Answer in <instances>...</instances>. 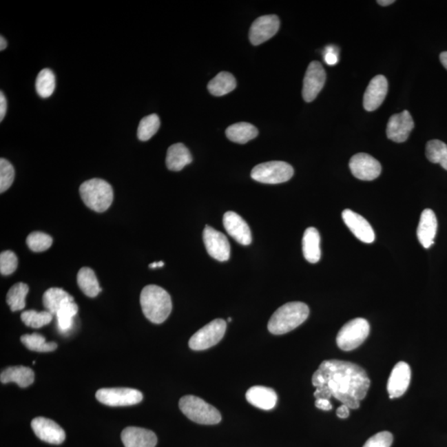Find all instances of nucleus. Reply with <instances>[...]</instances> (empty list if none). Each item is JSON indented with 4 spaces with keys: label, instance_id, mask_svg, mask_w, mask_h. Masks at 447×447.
<instances>
[{
    "label": "nucleus",
    "instance_id": "f257e3e1",
    "mask_svg": "<svg viewBox=\"0 0 447 447\" xmlns=\"http://www.w3.org/2000/svg\"><path fill=\"white\" fill-rule=\"evenodd\" d=\"M315 388L326 386L332 397L351 409L360 408L366 397L371 380L363 368L343 360H325L313 376Z\"/></svg>",
    "mask_w": 447,
    "mask_h": 447
},
{
    "label": "nucleus",
    "instance_id": "f03ea898",
    "mask_svg": "<svg viewBox=\"0 0 447 447\" xmlns=\"http://www.w3.org/2000/svg\"><path fill=\"white\" fill-rule=\"evenodd\" d=\"M141 303L143 314L154 324L165 322L172 309L170 295L157 285L146 286L142 290Z\"/></svg>",
    "mask_w": 447,
    "mask_h": 447
},
{
    "label": "nucleus",
    "instance_id": "7ed1b4c3",
    "mask_svg": "<svg viewBox=\"0 0 447 447\" xmlns=\"http://www.w3.org/2000/svg\"><path fill=\"white\" fill-rule=\"evenodd\" d=\"M309 307L305 303H286L273 314L268 324V329L273 335L289 333L302 325L309 318Z\"/></svg>",
    "mask_w": 447,
    "mask_h": 447
},
{
    "label": "nucleus",
    "instance_id": "20e7f679",
    "mask_svg": "<svg viewBox=\"0 0 447 447\" xmlns=\"http://www.w3.org/2000/svg\"><path fill=\"white\" fill-rule=\"evenodd\" d=\"M80 195L86 207L99 213L107 211L114 200L112 187L100 178H93L82 183Z\"/></svg>",
    "mask_w": 447,
    "mask_h": 447
},
{
    "label": "nucleus",
    "instance_id": "39448f33",
    "mask_svg": "<svg viewBox=\"0 0 447 447\" xmlns=\"http://www.w3.org/2000/svg\"><path fill=\"white\" fill-rule=\"evenodd\" d=\"M179 408L184 415L198 424L215 425L221 421V414L218 410L199 397H183L179 401Z\"/></svg>",
    "mask_w": 447,
    "mask_h": 447
},
{
    "label": "nucleus",
    "instance_id": "423d86ee",
    "mask_svg": "<svg viewBox=\"0 0 447 447\" xmlns=\"http://www.w3.org/2000/svg\"><path fill=\"white\" fill-rule=\"evenodd\" d=\"M371 326L367 320L355 318L347 322L336 336V343L340 350L351 351L363 344L370 335Z\"/></svg>",
    "mask_w": 447,
    "mask_h": 447
},
{
    "label": "nucleus",
    "instance_id": "0eeeda50",
    "mask_svg": "<svg viewBox=\"0 0 447 447\" xmlns=\"http://www.w3.org/2000/svg\"><path fill=\"white\" fill-rule=\"evenodd\" d=\"M294 174L290 164L281 161H272L258 164L253 168L251 178L265 184H280L289 181Z\"/></svg>",
    "mask_w": 447,
    "mask_h": 447
},
{
    "label": "nucleus",
    "instance_id": "6e6552de",
    "mask_svg": "<svg viewBox=\"0 0 447 447\" xmlns=\"http://www.w3.org/2000/svg\"><path fill=\"white\" fill-rule=\"evenodd\" d=\"M227 322L216 319L191 336L189 347L194 351H205L218 344L227 331Z\"/></svg>",
    "mask_w": 447,
    "mask_h": 447
},
{
    "label": "nucleus",
    "instance_id": "1a4fd4ad",
    "mask_svg": "<svg viewBox=\"0 0 447 447\" xmlns=\"http://www.w3.org/2000/svg\"><path fill=\"white\" fill-rule=\"evenodd\" d=\"M96 399L110 407H122L141 403L143 393L137 389L129 388H101L96 392Z\"/></svg>",
    "mask_w": 447,
    "mask_h": 447
},
{
    "label": "nucleus",
    "instance_id": "9d476101",
    "mask_svg": "<svg viewBox=\"0 0 447 447\" xmlns=\"http://www.w3.org/2000/svg\"><path fill=\"white\" fill-rule=\"evenodd\" d=\"M203 240L209 256L220 262L229 260L231 245L224 233L207 225L203 231Z\"/></svg>",
    "mask_w": 447,
    "mask_h": 447
},
{
    "label": "nucleus",
    "instance_id": "9b49d317",
    "mask_svg": "<svg viewBox=\"0 0 447 447\" xmlns=\"http://www.w3.org/2000/svg\"><path fill=\"white\" fill-rule=\"evenodd\" d=\"M326 74L319 61H311L303 80L302 97L306 102L313 101L325 85Z\"/></svg>",
    "mask_w": 447,
    "mask_h": 447
},
{
    "label": "nucleus",
    "instance_id": "f8f14e48",
    "mask_svg": "<svg viewBox=\"0 0 447 447\" xmlns=\"http://www.w3.org/2000/svg\"><path fill=\"white\" fill-rule=\"evenodd\" d=\"M349 165L352 174L362 181H373L378 178L382 171V167L378 160L367 154H357L353 156Z\"/></svg>",
    "mask_w": 447,
    "mask_h": 447
},
{
    "label": "nucleus",
    "instance_id": "ddd939ff",
    "mask_svg": "<svg viewBox=\"0 0 447 447\" xmlns=\"http://www.w3.org/2000/svg\"><path fill=\"white\" fill-rule=\"evenodd\" d=\"M280 20L276 15H264L258 18L250 28L249 40L258 46L272 39L280 30Z\"/></svg>",
    "mask_w": 447,
    "mask_h": 447
},
{
    "label": "nucleus",
    "instance_id": "4468645a",
    "mask_svg": "<svg viewBox=\"0 0 447 447\" xmlns=\"http://www.w3.org/2000/svg\"><path fill=\"white\" fill-rule=\"evenodd\" d=\"M31 426L40 440L54 445H60L65 441L64 430L54 421L48 418L36 417L32 421Z\"/></svg>",
    "mask_w": 447,
    "mask_h": 447
},
{
    "label": "nucleus",
    "instance_id": "2eb2a0df",
    "mask_svg": "<svg viewBox=\"0 0 447 447\" xmlns=\"http://www.w3.org/2000/svg\"><path fill=\"white\" fill-rule=\"evenodd\" d=\"M414 128V122L408 110L393 114L387 125V136L395 143H404L409 137Z\"/></svg>",
    "mask_w": 447,
    "mask_h": 447
},
{
    "label": "nucleus",
    "instance_id": "dca6fc26",
    "mask_svg": "<svg viewBox=\"0 0 447 447\" xmlns=\"http://www.w3.org/2000/svg\"><path fill=\"white\" fill-rule=\"evenodd\" d=\"M411 381V368L407 363L401 362L393 368L387 384L389 399H393L404 395Z\"/></svg>",
    "mask_w": 447,
    "mask_h": 447
},
{
    "label": "nucleus",
    "instance_id": "f3484780",
    "mask_svg": "<svg viewBox=\"0 0 447 447\" xmlns=\"http://www.w3.org/2000/svg\"><path fill=\"white\" fill-rule=\"evenodd\" d=\"M342 219L357 239L366 244H371L375 241L374 229L363 216L346 209L342 212Z\"/></svg>",
    "mask_w": 447,
    "mask_h": 447
},
{
    "label": "nucleus",
    "instance_id": "a211bd4d",
    "mask_svg": "<svg viewBox=\"0 0 447 447\" xmlns=\"http://www.w3.org/2000/svg\"><path fill=\"white\" fill-rule=\"evenodd\" d=\"M223 225L225 231L238 243L249 245L252 242L251 231L246 221L240 215L233 211L225 213L223 217Z\"/></svg>",
    "mask_w": 447,
    "mask_h": 447
},
{
    "label": "nucleus",
    "instance_id": "6ab92c4d",
    "mask_svg": "<svg viewBox=\"0 0 447 447\" xmlns=\"http://www.w3.org/2000/svg\"><path fill=\"white\" fill-rule=\"evenodd\" d=\"M388 81L382 75L376 76L371 81L364 96V107L367 112H374L382 105L387 96Z\"/></svg>",
    "mask_w": 447,
    "mask_h": 447
},
{
    "label": "nucleus",
    "instance_id": "aec40b11",
    "mask_svg": "<svg viewBox=\"0 0 447 447\" xmlns=\"http://www.w3.org/2000/svg\"><path fill=\"white\" fill-rule=\"evenodd\" d=\"M121 440L125 447H155L158 438L150 430L129 426L123 430Z\"/></svg>",
    "mask_w": 447,
    "mask_h": 447
},
{
    "label": "nucleus",
    "instance_id": "412c9836",
    "mask_svg": "<svg viewBox=\"0 0 447 447\" xmlns=\"http://www.w3.org/2000/svg\"><path fill=\"white\" fill-rule=\"evenodd\" d=\"M437 232V216L433 210L426 209L420 217L417 231V239L425 249H429L434 244Z\"/></svg>",
    "mask_w": 447,
    "mask_h": 447
},
{
    "label": "nucleus",
    "instance_id": "4be33fe9",
    "mask_svg": "<svg viewBox=\"0 0 447 447\" xmlns=\"http://www.w3.org/2000/svg\"><path fill=\"white\" fill-rule=\"evenodd\" d=\"M246 399L254 407L262 410H271L276 408L278 395L273 388L253 386L246 393Z\"/></svg>",
    "mask_w": 447,
    "mask_h": 447
},
{
    "label": "nucleus",
    "instance_id": "5701e85b",
    "mask_svg": "<svg viewBox=\"0 0 447 447\" xmlns=\"http://www.w3.org/2000/svg\"><path fill=\"white\" fill-rule=\"evenodd\" d=\"M34 372L25 366H13L6 368L0 375L1 383H16L20 388H27L34 383Z\"/></svg>",
    "mask_w": 447,
    "mask_h": 447
},
{
    "label": "nucleus",
    "instance_id": "b1692460",
    "mask_svg": "<svg viewBox=\"0 0 447 447\" xmlns=\"http://www.w3.org/2000/svg\"><path fill=\"white\" fill-rule=\"evenodd\" d=\"M321 237L317 229L314 227L307 228L303 235L302 252L306 261L311 264L318 262L322 256Z\"/></svg>",
    "mask_w": 447,
    "mask_h": 447
},
{
    "label": "nucleus",
    "instance_id": "393cba45",
    "mask_svg": "<svg viewBox=\"0 0 447 447\" xmlns=\"http://www.w3.org/2000/svg\"><path fill=\"white\" fill-rule=\"evenodd\" d=\"M192 162L189 149L183 143H175L167 149L166 164L168 169L178 171Z\"/></svg>",
    "mask_w": 447,
    "mask_h": 447
},
{
    "label": "nucleus",
    "instance_id": "a878e982",
    "mask_svg": "<svg viewBox=\"0 0 447 447\" xmlns=\"http://www.w3.org/2000/svg\"><path fill=\"white\" fill-rule=\"evenodd\" d=\"M225 134L229 141L245 145V143L256 138L258 136V131L256 126L249 124V123L240 122L228 127Z\"/></svg>",
    "mask_w": 447,
    "mask_h": 447
},
{
    "label": "nucleus",
    "instance_id": "bb28decb",
    "mask_svg": "<svg viewBox=\"0 0 447 447\" xmlns=\"http://www.w3.org/2000/svg\"><path fill=\"white\" fill-rule=\"evenodd\" d=\"M236 80L231 73L222 72L209 82L208 91L215 96H223L236 87Z\"/></svg>",
    "mask_w": 447,
    "mask_h": 447
},
{
    "label": "nucleus",
    "instance_id": "cd10ccee",
    "mask_svg": "<svg viewBox=\"0 0 447 447\" xmlns=\"http://www.w3.org/2000/svg\"><path fill=\"white\" fill-rule=\"evenodd\" d=\"M74 301V298L63 289L59 288L49 289L44 293L43 302L49 313L53 315L63 306L65 303Z\"/></svg>",
    "mask_w": 447,
    "mask_h": 447
},
{
    "label": "nucleus",
    "instance_id": "c85d7f7f",
    "mask_svg": "<svg viewBox=\"0 0 447 447\" xmlns=\"http://www.w3.org/2000/svg\"><path fill=\"white\" fill-rule=\"evenodd\" d=\"M77 284L82 292L89 298H96L102 291L95 272L86 267L78 272Z\"/></svg>",
    "mask_w": 447,
    "mask_h": 447
},
{
    "label": "nucleus",
    "instance_id": "c756f323",
    "mask_svg": "<svg viewBox=\"0 0 447 447\" xmlns=\"http://www.w3.org/2000/svg\"><path fill=\"white\" fill-rule=\"evenodd\" d=\"M30 292V288L23 282H18L9 290L6 302L12 311H21L25 307V298Z\"/></svg>",
    "mask_w": 447,
    "mask_h": 447
},
{
    "label": "nucleus",
    "instance_id": "7c9ffc66",
    "mask_svg": "<svg viewBox=\"0 0 447 447\" xmlns=\"http://www.w3.org/2000/svg\"><path fill=\"white\" fill-rule=\"evenodd\" d=\"M56 88V76L52 70L46 68L39 73L36 79V91L39 96L50 97Z\"/></svg>",
    "mask_w": 447,
    "mask_h": 447
},
{
    "label": "nucleus",
    "instance_id": "2f4dec72",
    "mask_svg": "<svg viewBox=\"0 0 447 447\" xmlns=\"http://www.w3.org/2000/svg\"><path fill=\"white\" fill-rule=\"evenodd\" d=\"M426 156L430 163H438L447 171V145L437 139L426 143Z\"/></svg>",
    "mask_w": 447,
    "mask_h": 447
},
{
    "label": "nucleus",
    "instance_id": "473e14b6",
    "mask_svg": "<svg viewBox=\"0 0 447 447\" xmlns=\"http://www.w3.org/2000/svg\"><path fill=\"white\" fill-rule=\"evenodd\" d=\"M78 313V306L74 301L68 302L61 307L55 315L56 317L57 326L60 331L67 332L72 329L73 319Z\"/></svg>",
    "mask_w": 447,
    "mask_h": 447
},
{
    "label": "nucleus",
    "instance_id": "72a5a7b5",
    "mask_svg": "<svg viewBox=\"0 0 447 447\" xmlns=\"http://www.w3.org/2000/svg\"><path fill=\"white\" fill-rule=\"evenodd\" d=\"M21 342L28 350L37 352H51L57 348L56 342H47L44 336L38 333L21 336Z\"/></svg>",
    "mask_w": 447,
    "mask_h": 447
},
{
    "label": "nucleus",
    "instance_id": "f704fd0d",
    "mask_svg": "<svg viewBox=\"0 0 447 447\" xmlns=\"http://www.w3.org/2000/svg\"><path fill=\"white\" fill-rule=\"evenodd\" d=\"M160 127V118L156 114L143 118L138 128L139 141H147L158 132Z\"/></svg>",
    "mask_w": 447,
    "mask_h": 447
},
{
    "label": "nucleus",
    "instance_id": "c9c22d12",
    "mask_svg": "<svg viewBox=\"0 0 447 447\" xmlns=\"http://www.w3.org/2000/svg\"><path fill=\"white\" fill-rule=\"evenodd\" d=\"M53 315L48 311H38L28 310L23 311L21 315L22 321L27 326L41 328L48 325L52 321Z\"/></svg>",
    "mask_w": 447,
    "mask_h": 447
},
{
    "label": "nucleus",
    "instance_id": "e433bc0d",
    "mask_svg": "<svg viewBox=\"0 0 447 447\" xmlns=\"http://www.w3.org/2000/svg\"><path fill=\"white\" fill-rule=\"evenodd\" d=\"M26 242L32 251L43 252L51 247L52 238L47 233L36 231L28 236Z\"/></svg>",
    "mask_w": 447,
    "mask_h": 447
},
{
    "label": "nucleus",
    "instance_id": "4c0bfd02",
    "mask_svg": "<svg viewBox=\"0 0 447 447\" xmlns=\"http://www.w3.org/2000/svg\"><path fill=\"white\" fill-rule=\"evenodd\" d=\"M15 171L13 165L5 158L0 159V192L6 191L14 183Z\"/></svg>",
    "mask_w": 447,
    "mask_h": 447
},
{
    "label": "nucleus",
    "instance_id": "58836bf2",
    "mask_svg": "<svg viewBox=\"0 0 447 447\" xmlns=\"http://www.w3.org/2000/svg\"><path fill=\"white\" fill-rule=\"evenodd\" d=\"M18 258L10 250H6L0 254V273L3 276H10L17 269Z\"/></svg>",
    "mask_w": 447,
    "mask_h": 447
},
{
    "label": "nucleus",
    "instance_id": "ea45409f",
    "mask_svg": "<svg viewBox=\"0 0 447 447\" xmlns=\"http://www.w3.org/2000/svg\"><path fill=\"white\" fill-rule=\"evenodd\" d=\"M393 441L391 433L381 432L368 439L363 447H391Z\"/></svg>",
    "mask_w": 447,
    "mask_h": 447
},
{
    "label": "nucleus",
    "instance_id": "a19ab883",
    "mask_svg": "<svg viewBox=\"0 0 447 447\" xmlns=\"http://www.w3.org/2000/svg\"><path fill=\"white\" fill-rule=\"evenodd\" d=\"M324 60H325L326 64L331 65H334L338 63V54L333 47L330 46L326 49Z\"/></svg>",
    "mask_w": 447,
    "mask_h": 447
},
{
    "label": "nucleus",
    "instance_id": "79ce46f5",
    "mask_svg": "<svg viewBox=\"0 0 447 447\" xmlns=\"http://www.w3.org/2000/svg\"><path fill=\"white\" fill-rule=\"evenodd\" d=\"M315 407L319 409L324 410V411H330L332 409V405L330 400L319 399H315Z\"/></svg>",
    "mask_w": 447,
    "mask_h": 447
},
{
    "label": "nucleus",
    "instance_id": "37998d69",
    "mask_svg": "<svg viewBox=\"0 0 447 447\" xmlns=\"http://www.w3.org/2000/svg\"><path fill=\"white\" fill-rule=\"evenodd\" d=\"M7 112V101L5 95L0 92V121H3Z\"/></svg>",
    "mask_w": 447,
    "mask_h": 447
},
{
    "label": "nucleus",
    "instance_id": "c03bdc74",
    "mask_svg": "<svg viewBox=\"0 0 447 447\" xmlns=\"http://www.w3.org/2000/svg\"><path fill=\"white\" fill-rule=\"evenodd\" d=\"M336 415L342 418V419H346V418L350 416V408L346 405L342 404L336 410Z\"/></svg>",
    "mask_w": 447,
    "mask_h": 447
},
{
    "label": "nucleus",
    "instance_id": "a18cd8bd",
    "mask_svg": "<svg viewBox=\"0 0 447 447\" xmlns=\"http://www.w3.org/2000/svg\"><path fill=\"white\" fill-rule=\"evenodd\" d=\"M440 60L443 67L447 70V52L441 53Z\"/></svg>",
    "mask_w": 447,
    "mask_h": 447
},
{
    "label": "nucleus",
    "instance_id": "49530a36",
    "mask_svg": "<svg viewBox=\"0 0 447 447\" xmlns=\"http://www.w3.org/2000/svg\"><path fill=\"white\" fill-rule=\"evenodd\" d=\"M395 2V0H379V1H377L381 6H388Z\"/></svg>",
    "mask_w": 447,
    "mask_h": 447
},
{
    "label": "nucleus",
    "instance_id": "de8ad7c7",
    "mask_svg": "<svg viewBox=\"0 0 447 447\" xmlns=\"http://www.w3.org/2000/svg\"><path fill=\"white\" fill-rule=\"evenodd\" d=\"M7 41L3 36L0 38V51H3L7 48Z\"/></svg>",
    "mask_w": 447,
    "mask_h": 447
},
{
    "label": "nucleus",
    "instance_id": "09e8293b",
    "mask_svg": "<svg viewBox=\"0 0 447 447\" xmlns=\"http://www.w3.org/2000/svg\"><path fill=\"white\" fill-rule=\"evenodd\" d=\"M164 266V262L160 261V262H154L153 264H149V268L150 269H155V268H161V267Z\"/></svg>",
    "mask_w": 447,
    "mask_h": 447
},
{
    "label": "nucleus",
    "instance_id": "8fccbe9b",
    "mask_svg": "<svg viewBox=\"0 0 447 447\" xmlns=\"http://www.w3.org/2000/svg\"><path fill=\"white\" fill-rule=\"evenodd\" d=\"M228 322H232V319H231V318H228Z\"/></svg>",
    "mask_w": 447,
    "mask_h": 447
}]
</instances>
